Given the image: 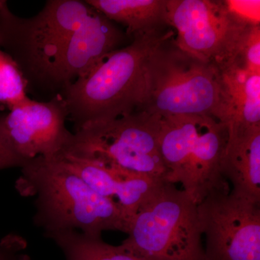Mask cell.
Instances as JSON below:
<instances>
[{
    "mask_svg": "<svg viewBox=\"0 0 260 260\" xmlns=\"http://www.w3.org/2000/svg\"><path fill=\"white\" fill-rule=\"evenodd\" d=\"M17 190L34 197L32 222L44 234L78 231L102 237L105 231L127 233L129 221L112 200L98 194L59 156L26 160Z\"/></svg>",
    "mask_w": 260,
    "mask_h": 260,
    "instance_id": "cell-1",
    "label": "cell"
},
{
    "mask_svg": "<svg viewBox=\"0 0 260 260\" xmlns=\"http://www.w3.org/2000/svg\"><path fill=\"white\" fill-rule=\"evenodd\" d=\"M174 36L170 27L137 36L66 87L61 97L75 130L139 110L149 59L162 43Z\"/></svg>",
    "mask_w": 260,
    "mask_h": 260,
    "instance_id": "cell-2",
    "label": "cell"
},
{
    "mask_svg": "<svg viewBox=\"0 0 260 260\" xmlns=\"http://www.w3.org/2000/svg\"><path fill=\"white\" fill-rule=\"evenodd\" d=\"M174 38L149 59L139 110L159 116H208L225 124L218 68L181 50Z\"/></svg>",
    "mask_w": 260,
    "mask_h": 260,
    "instance_id": "cell-3",
    "label": "cell"
},
{
    "mask_svg": "<svg viewBox=\"0 0 260 260\" xmlns=\"http://www.w3.org/2000/svg\"><path fill=\"white\" fill-rule=\"evenodd\" d=\"M228 136V126L211 116H160L158 144L165 181L181 184L197 205L213 191L231 190L221 171Z\"/></svg>",
    "mask_w": 260,
    "mask_h": 260,
    "instance_id": "cell-4",
    "label": "cell"
},
{
    "mask_svg": "<svg viewBox=\"0 0 260 260\" xmlns=\"http://www.w3.org/2000/svg\"><path fill=\"white\" fill-rule=\"evenodd\" d=\"M121 246L149 260H205L198 205L166 183L135 214Z\"/></svg>",
    "mask_w": 260,
    "mask_h": 260,
    "instance_id": "cell-5",
    "label": "cell"
},
{
    "mask_svg": "<svg viewBox=\"0 0 260 260\" xmlns=\"http://www.w3.org/2000/svg\"><path fill=\"white\" fill-rule=\"evenodd\" d=\"M93 10L85 1L50 0L37 15L22 18L0 0V49L14 59L28 83L44 85L68 37Z\"/></svg>",
    "mask_w": 260,
    "mask_h": 260,
    "instance_id": "cell-6",
    "label": "cell"
},
{
    "mask_svg": "<svg viewBox=\"0 0 260 260\" xmlns=\"http://www.w3.org/2000/svg\"><path fill=\"white\" fill-rule=\"evenodd\" d=\"M160 119L139 110L88 124L75 130L64 153L165 180L159 150Z\"/></svg>",
    "mask_w": 260,
    "mask_h": 260,
    "instance_id": "cell-7",
    "label": "cell"
},
{
    "mask_svg": "<svg viewBox=\"0 0 260 260\" xmlns=\"http://www.w3.org/2000/svg\"><path fill=\"white\" fill-rule=\"evenodd\" d=\"M168 25L175 32L176 46L217 68L232 62L246 23L226 1L167 0Z\"/></svg>",
    "mask_w": 260,
    "mask_h": 260,
    "instance_id": "cell-8",
    "label": "cell"
},
{
    "mask_svg": "<svg viewBox=\"0 0 260 260\" xmlns=\"http://www.w3.org/2000/svg\"><path fill=\"white\" fill-rule=\"evenodd\" d=\"M198 213L206 238L205 260H260V201L233 190L215 191Z\"/></svg>",
    "mask_w": 260,
    "mask_h": 260,
    "instance_id": "cell-9",
    "label": "cell"
},
{
    "mask_svg": "<svg viewBox=\"0 0 260 260\" xmlns=\"http://www.w3.org/2000/svg\"><path fill=\"white\" fill-rule=\"evenodd\" d=\"M68 112L61 96L47 102L28 99L3 116L2 125L15 153L23 160L52 158L65 153L74 133L67 128Z\"/></svg>",
    "mask_w": 260,
    "mask_h": 260,
    "instance_id": "cell-10",
    "label": "cell"
},
{
    "mask_svg": "<svg viewBox=\"0 0 260 260\" xmlns=\"http://www.w3.org/2000/svg\"><path fill=\"white\" fill-rule=\"evenodd\" d=\"M125 36L115 23L93 8L68 37L49 67L44 85L64 90L88 75L104 56L119 49Z\"/></svg>",
    "mask_w": 260,
    "mask_h": 260,
    "instance_id": "cell-11",
    "label": "cell"
},
{
    "mask_svg": "<svg viewBox=\"0 0 260 260\" xmlns=\"http://www.w3.org/2000/svg\"><path fill=\"white\" fill-rule=\"evenodd\" d=\"M59 157L95 192L117 205L129 224L140 208L167 183L160 178L70 154Z\"/></svg>",
    "mask_w": 260,
    "mask_h": 260,
    "instance_id": "cell-12",
    "label": "cell"
},
{
    "mask_svg": "<svg viewBox=\"0 0 260 260\" xmlns=\"http://www.w3.org/2000/svg\"><path fill=\"white\" fill-rule=\"evenodd\" d=\"M221 171L232 190L260 201V126L228 128Z\"/></svg>",
    "mask_w": 260,
    "mask_h": 260,
    "instance_id": "cell-13",
    "label": "cell"
},
{
    "mask_svg": "<svg viewBox=\"0 0 260 260\" xmlns=\"http://www.w3.org/2000/svg\"><path fill=\"white\" fill-rule=\"evenodd\" d=\"M218 70L228 128L260 126V73L249 71L235 60Z\"/></svg>",
    "mask_w": 260,
    "mask_h": 260,
    "instance_id": "cell-14",
    "label": "cell"
},
{
    "mask_svg": "<svg viewBox=\"0 0 260 260\" xmlns=\"http://www.w3.org/2000/svg\"><path fill=\"white\" fill-rule=\"evenodd\" d=\"M167 0H87L85 3L133 38L169 27Z\"/></svg>",
    "mask_w": 260,
    "mask_h": 260,
    "instance_id": "cell-15",
    "label": "cell"
},
{
    "mask_svg": "<svg viewBox=\"0 0 260 260\" xmlns=\"http://www.w3.org/2000/svg\"><path fill=\"white\" fill-rule=\"evenodd\" d=\"M55 242L66 260H149L130 252L121 245L107 244L102 237L85 235L78 231L44 234Z\"/></svg>",
    "mask_w": 260,
    "mask_h": 260,
    "instance_id": "cell-16",
    "label": "cell"
},
{
    "mask_svg": "<svg viewBox=\"0 0 260 260\" xmlns=\"http://www.w3.org/2000/svg\"><path fill=\"white\" fill-rule=\"evenodd\" d=\"M28 83L14 59L0 49V104L11 109L28 100Z\"/></svg>",
    "mask_w": 260,
    "mask_h": 260,
    "instance_id": "cell-17",
    "label": "cell"
},
{
    "mask_svg": "<svg viewBox=\"0 0 260 260\" xmlns=\"http://www.w3.org/2000/svg\"><path fill=\"white\" fill-rule=\"evenodd\" d=\"M234 60L249 71L260 73L259 24H251L246 28Z\"/></svg>",
    "mask_w": 260,
    "mask_h": 260,
    "instance_id": "cell-18",
    "label": "cell"
},
{
    "mask_svg": "<svg viewBox=\"0 0 260 260\" xmlns=\"http://www.w3.org/2000/svg\"><path fill=\"white\" fill-rule=\"evenodd\" d=\"M0 116V170L13 167H21L25 160L15 153L5 136Z\"/></svg>",
    "mask_w": 260,
    "mask_h": 260,
    "instance_id": "cell-19",
    "label": "cell"
},
{
    "mask_svg": "<svg viewBox=\"0 0 260 260\" xmlns=\"http://www.w3.org/2000/svg\"><path fill=\"white\" fill-rule=\"evenodd\" d=\"M25 248V241L16 235H8L0 241V260H20Z\"/></svg>",
    "mask_w": 260,
    "mask_h": 260,
    "instance_id": "cell-20",
    "label": "cell"
},
{
    "mask_svg": "<svg viewBox=\"0 0 260 260\" xmlns=\"http://www.w3.org/2000/svg\"><path fill=\"white\" fill-rule=\"evenodd\" d=\"M20 260H31L30 258L29 257L28 255L26 254H22L21 256H20Z\"/></svg>",
    "mask_w": 260,
    "mask_h": 260,
    "instance_id": "cell-21",
    "label": "cell"
}]
</instances>
